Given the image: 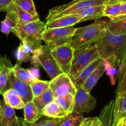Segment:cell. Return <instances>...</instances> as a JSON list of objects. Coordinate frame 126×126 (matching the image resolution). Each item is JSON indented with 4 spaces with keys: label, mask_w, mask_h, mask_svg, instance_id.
<instances>
[{
    "label": "cell",
    "mask_w": 126,
    "mask_h": 126,
    "mask_svg": "<svg viewBox=\"0 0 126 126\" xmlns=\"http://www.w3.org/2000/svg\"><path fill=\"white\" fill-rule=\"evenodd\" d=\"M9 88H13L17 92L18 94L20 95L25 104L32 101L33 100V94L32 93L30 85L20 81V80L16 78L13 74V73L9 78L6 90Z\"/></svg>",
    "instance_id": "8fae6325"
},
{
    "label": "cell",
    "mask_w": 126,
    "mask_h": 126,
    "mask_svg": "<svg viewBox=\"0 0 126 126\" xmlns=\"http://www.w3.org/2000/svg\"><path fill=\"white\" fill-rule=\"evenodd\" d=\"M99 57L98 49L94 43L76 49L68 74L71 79L76 78L82 70Z\"/></svg>",
    "instance_id": "277c9868"
},
{
    "label": "cell",
    "mask_w": 126,
    "mask_h": 126,
    "mask_svg": "<svg viewBox=\"0 0 126 126\" xmlns=\"http://www.w3.org/2000/svg\"><path fill=\"white\" fill-rule=\"evenodd\" d=\"M109 20L98 19L87 26L77 28L71 45L76 49L94 44L105 36L107 32Z\"/></svg>",
    "instance_id": "7a4b0ae2"
},
{
    "label": "cell",
    "mask_w": 126,
    "mask_h": 126,
    "mask_svg": "<svg viewBox=\"0 0 126 126\" xmlns=\"http://www.w3.org/2000/svg\"><path fill=\"white\" fill-rule=\"evenodd\" d=\"M107 29L108 31L114 34H126V15L110 19Z\"/></svg>",
    "instance_id": "ac0fdd59"
},
{
    "label": "cell",
    "mask_w": 126,
    "mask_h": 126,
    "mask_svg": "<svg viewBox=\"0 0 126 126\" xmlns=\"http://www.w3.org/2000/svg\"><path fill=\"white\" fill-rule=\"evenodd\" d=\"M12 3L32 15L38 16L33 0H12Z\"/></svg>",
    "instance_id": "1f68e13d"
},
{
    "label": "cell",
    "mask_w": 126,
    "mask_h": 126,
    "mask_svg": "<svg viewBox=\"0 0 126 126\" xmlns=\"http://www.w3.org/2000/svg\"><path fill=\"white\" fill-rule=\"evenodd\" d=\"M63 119H45L37 123L27 124L28 126H59Z\"/></svg>",
    "instance_id": "d590c367"
},
{
    "label": "cell",
    "mask_w": 126,
    "mask_h": 126,
    "mask_svg": "<svg viewBox=\"0 0 126 126\" xmlns=\"http://www.w3.org/2000/svg\"><path fill=\"white\" fill-rule=\"evenodd\" d=\"M13 66L6 55L0 56V95L6 90L9 78L13 73Z\"/></svg>",
    "instance_id": "7c38bea8"
},
{
    "label": "cell",
    "mask_w": 126,
    "mask_h": 126,
    "mask_svg": "<svg viewBox=\"0 0 126 126\" xmlns=\"http://www.w3.org/2000/svg\"><path fill=\"white\" fill-rule=\"evenodd\" d=\"M99 54L103 59L114 58L122 67L126 53V34H114L107 31L100 40L94 43Z\"/></svg>",
    "instance_id": "6da1fadb"
},
{
    "label": "cell",
    "mask_w": 126,
    "mask_h": 126,
    "mask_svg": "<svg viewBox=\"0 0 126 126\" xmlns=\"http://www.w3.org/2000/svg\"><path fill=\"white\" fill-rule=\"evenodd\" d=\"M114 100H112L102 109L98 117L101 121L100 126H114Z\"/></svg>",
    "instance_id": "7402d4cb"
},
{
    "label": "cell",
    "mask_w": 126,
    "mask_h": 126,
    "mask_svg": "<svg viewBox=\"0 0 126 126\" xmlns=\"http://www.w3.org/2000/svg\"><path fill=\"white\" fill-rule=\"evenodd\" d=\"M76 30L77 28L74 26L46 29L42 35V41L51 49L64 45L71 44Z\"/></svg>",
    "instance_id": "5b68a950"
},
{
    "label": "cell",
    "mask_w": 126,
    "mask_h": 126,
    "mask_svg": "<svg viewBox=\"0 0 126 126\" xmlns=\"http://www.w3.org/2000/svg\"><path fill=\"white\" fill-rule=\"evenodd\" d=\"M126 63V55H125V58H124V63H123V64H122V66H123L124 64H125Z\"/></svg>",
    "instance_id": "ee69618b"
},
{
    "label": "cell",
    "mask_w": 126,
    "mask_h": 126,
    "mask_svg": "<svg viewBox=\"0 0 126 126\" xmlns=\"http://www.w3.org/2000/svg\"><path fill=\"white\" fill-rule=\"evenodd\" d=\"M11 3L12 0H0V12H6Z\"/></svg>",
    "instance_id": "74e56055"
},
{
    "label": "cell",
    "mask_w": 126,
    "mask_h": 126,
    "mask_svg": "<svg viewBox=\"0 0 126 126\" xmlns=\"http://www.w3.org/2000/svg\"><path fill=\"white\" fill-rule=\"evenodd\" d=\"M54 101L61 106L68 115L73 112L75 103V95L73 94L68 93L57 96L54 98Z\"/></svg>",
    "instance_id": "cb8c5ba5"
},
{
    "label": "cell",
    "mask_w": 126,
    "mask_h": 126,
    "mask_svg": "<svg viewBox=\"0 0 126 126\" xmlns=\"http://www.w3.org/2000/svg\"><path fill=\"white\" fill-rule=\"evenodd\" d=\"M2 95L3 100L8 105L16 110H21L24 108L25 103L20 95L14 89H8L3 93Z\"/></svg>",
    "instance_id": "2e32d148"
},
{
    "label": "cell",
    "mask_w": 126,
    "mask_h": 126,
    "mask_svg": "<svg viewBox=\"0 0 126 126\" xmlns=\"http://www.w3.org/2000/svg\"><path fill=\"white\" fill-rule=\"evenodd\" d=\"M18 19L14 12L8 8L6 11L5 19L1 22L0 24V31L4 34L8 35L12 32L13 28L17 25Z\"/></svg>",
    "instance_id": "603a6c76"
},
{
    "label": "cell",
    "mask_w": 126,
    "mask_h": 126,
    "mask_svg": "<svg viewBox=\"0 0 126 126\" xmlns=\"http://www.w3.org/2000/svg\"><path fill=\"white\" fill-rule=\"evenodd\" d=\"M31 64L35 67H42L51 79L63 73L58 67L55 59L51 53V49L47 45L41 48L32 56Z\"/></svg>",
    "instance_id": "8992f818"
},
{
    "label": "cell",
    "mask_w": 126,
    "mask_h": 126,
    "mask_svg": "<svg viewBox=\"0 0 126 126\" xmlns=\"http://www.w3.org/2000/svg\"><path fill=\"white\" fill-rule=\"evenodd\" d=\"M21 42L24 50L31 56L34 54L42 46L40 40H23Z\"/></svg>",
    "instance_id": "d6a6232c"
},
{
    "label": "cell",
    "mask_w": 126,
    "mask_h": 126,
    "mask_svg": "<svg viewBox=\"0 0 126 126\" xmlns=\"http://www.w3.org/2000/svg\"><path fill=\"white\" fill-rule=\"evenodd\" d=\"M121 14V0H114L104 5L103 16L111 19Z\"/></svg>",
    "instance_id": "484cf974"
},
{
    "label": "cell",
    "mask_w": 126,
    "mask_h": 126,
    "mask_svg": "<svg viewBox=\"0 0 126 126\" xmlns=\"http://www.w3.org/2000/svg\"><path fill=\"white\" fill-rule=\"evenodd\" d=\"M24 120L28 124H32L37 122L42 116V112L35 106L33 101L27 103L24 107Z\"/></svg>",
    "instance_id": "ffe728a7"
},
{
    "label": "cell",
    "mask_w": 126,
    "mask_h": 126,
    "mask_svg": "<svg viewBox=\"0 0 126 126\" xmlns=\"http://www.w3.org/2000/svg\"><path fill=\"white\" fill-rule=\"evenodd\" d=\"M16 56L17 58L16 64L19 65L21 64L22 63H25L31 60L32 58V56L24 50L22 43H20L19 47L17 48L16 53Z\"/></svg>",
    "instance_id": "e575fe53"
},
{
    "label": "cell",
    "mask_w": 126,
    "mask_h": 126,
    "mask_svg": "<svg viewBox=\"0 0 126 126\" xmlns=\"http://www.w3.org/2000/svg\"><path fill=\"white\" fill-rule=\"evenodd\" d=\"M101 121L98 117L83 118L81 126H100Z\"/></svg>",
    "instance_id": "8d00e7d4"
},
{
    "label": "cell",
    "mask_w": 126,
    "mask_h": 126,
    "mask_svg": "<svg viewBox=\"0 0 126 126\" xmlns=\"http://www.w3.org/2000/svg\"><path fill=\"white\" fill-rule=\"evenodd\" d=\"M82 22V17L79 14H70L48 20L46 22V29L74 26L76 24Z\"/></svg>",
    "instance_id": "4fadbf2b"
},
{
    "label": "cell",
    "mask_w": 126,
    "mask_h": 126,
    "mask_svg": "<svg viewBox=\"0 0 126 126\" xmlns=\"http://www.w3.org/2000/svg\"><path fill=\"white\" fill-rule=\"evenodd\" d=\"M103 7L104 5L90 7L81 11L77 14L82 17L83 22L87 20H98L104 17Z\"/></svg>",
    "instance_id": "44dd1931"
},
{
    "label": "cell",
    "mask_w": 126,
    "mask_h": 126,
    "mask_svg": "<svg viewBox=\"0 0 126 126\" xmlns=\"http://www.w3.org/2000/svg\"><path fill=\"white\" fill-rule=\"evenodd\" d=\"M33 97H37L49 89V81L42 80L36 79L30 85Z\"/></svg>",
    "instance_id": "f546056e"
},
{
    "label": "cell",
    "mask_w": 126,
    "mask_h": 126,
    "mask_svg": "<svg viewBox=\"0 0 126 126\" xmlns=\"http://www.w3.org/2000/svg\"><path fill=\"white\" fill-rule=\"evenodd\" d=\"M54 97L53 92L50 89H48L42 94L38 96L33 98L32 101L35 105L36 107L39 110V111L42 112V110L44 108L45 106H47L48 104L51 103V101H54Z\"/></svg>",
    "instance_id": "4316f807"
},
{
    "label": "cell",
    "mask_w": 126,
    "mask_h": 126,
    "mask_svg": "<svg viewBox=\"0 0 126 126\" xmlns=\"http://www.w3.org/2000/svg\"></svg>",
    "instance_id": "bcb514c9"
},
{
    "label": "cell",
    "mask_w": 126,
    "mask_h": 126,
    "mask_svg": "<svg viewBox=\"0 0 126 126\" xmlns=\"http://www.w3.org/2000/svg\"><path fill=\"white\" fill-rule=\"evenodd\" d=\"M123 117H126V91L116 93L114 106V124Z\"/></svg>",
    "instance_id": "9a60e30c"
},
{
    "label": "cell",
    "mask_w": 126,
    "mask_h": 126,
    "mask_svg": "<svg viewBox=\"0 0 126 126\" xmlns=\"http://www.w3.org/2000/svg\"><path fill=\"white\" fill-rule=\"evenodd\" d=\"M121 14L120 16L126 15V0H121Z\"/></svg>",
    "instance_id": "f35d334b"
},
{
    "label": "cell",
    "mask_w": 126,
    "mask_h": 126,
    "mask_svg": "<svg viewBox=\"0 0 126 126\" xmlns=\"http://www.w3.org/2000/svg\"><path fill=\"white\" fill-rule=\"evenodd\" d=\"M42 112L43 116L51 119H63L68 115L54 100L45 106Z\"/></svg>",
    "instance_id": "e0dca14e"
},
{
    "label": "cell",
    "mask_w": 126,
    "mask_h": 126,
    "mask_svg": "<svg viewBox=\"0 0 126 126\" xmlns=\"http://www.w3.org/2000/svg\"><path fill=\"white\" fill-rule=\"evenodd\" d=\"M3 119V110H2V107H1V104H0V124L2 122Z\"/></svg>",
    "instance_id": "7bdbcfd3"
},
{
    "label": "cell",
    "mask_w": 126,
    "mask_h": 126,
    "mask_svg": "<svg viewBox=\"0 0 126 126\" xmlns=\"http://www.w3.org/2000/svg\"><path fill=\"white\" fill-rule=\"evenodd\" d=\"M118 82L116 93L126 91V63L124 64L119 71Z\"/></svg>",
    "instance_id": "836d02e7"
},
{
    "label": "cell",
    "mask_w": 126,
    "mask_h": 126,
    "mask_svg": "<svg viewBox=\"0 0 126 126\" xmlns=\"http://www.w3.org/2000/svg\"><path fill=\"white\" fill-rule=\"evenodd\" d=\"M13 74L20 81L30 85L36 78L32 74L30 70L24 69L20 65L16 64L13 67Z\"/></svg>",
    "instance_id": "d4e9b609"
},
{
    "label": "cell",
    "mask_w": 126,
    "mask_h": 126,
    "mask_svg": "<svg viewBox=\"0 0 126 126\" xmlns=\"http://www.w3.org/2000/svg\"><path fill=\"white\" fill-rule=\"evenodd\" d=\"M0 104L2 107L3 112V119L1 123H13L17 120L18 117L16 115V112L14 110L15 109L6 104L3 100H0Z\"/></svg>",
    "instance_id": "f1b7e54d"
},
{
    "label": "cell",
    "mask_w": 126,
    "mask_h": 126,
    "mask_svg": "<svg viewBox=\"0 0 126 126\" xmlns=\"http://www.w3.org/2000/svg\"><path fill=\"white\" fill-rule=\"evenodd\" d=\"M74 51L71 44L64 45L51 49L52 56L63 73L67 74L69 73Z\"/></svg>",
    "instance_id": "ba28073f"
},
{
    "label": "cell",
    "mask_w": 126,
    "mask_h": 126,
    "mask_svg": "<svg viewBox=\"0 0 126 126\" xmlns=\"http://www.w3.org/2000/svg\"></svg>",
    "instance_id": "f6af8a7d"
},
{
    "label": "cell",
    "mask_w": 126,
    "mask_h": 126,
    "mask_svg": "<svg viewBox=\"0 0 126 126\" xmlns=\"http://www.w3.org/2000/svg\"><path fill=\"white\" fill-rule=\"evenodd\" d=\"M96 99L92 96L82 87L77 88L75 95V103L74 107V112L83 114L88 113L96 107Z\"/></svg>",
    "instance_id": "30bf717a"
},
{
    "label": "cell",
    "mask_w": 126,
    "mask_h": 126,
    "mask_svg": "<svg viewBox=\"0 0 126 126\" xmlns=\"http://www.w3.org/2000/svg\"><path fill=\"white\" fill-rule=\"evenodd\" d=\"M115 126H126V117H123L119 119L114 124Z\"/></svg>",
    "instance_id": "ab89813d"
},
{
    "label": "cell",
    "mask_w": 126,
    "mask_h": 126,
    "mask_svg": "<svg viewBox=\"0 0 126 126\" xmlns=\"http://www.w3.org/2000/svg\"><path fill=\"white\" fill-rule=\"evenodd\" d=\"M114 0H73L70 3L54 7L48 11L47 21L64 16L76 14L87 8L96 6L105 5Z\"/></svg>",
    "instance_id": "3957f363"
},
{
    "label": "cell",
    "mask_w": 126,
    "mask_h": 126,
    "mask_svg": "<svg viewBox=\"0 0 126 126\" xmlns=\"http://www.w3.org/2000/svg\"><path fill=\"white\" fill-rule=\"evenodd\" d=\"M18 119H19V126H28L27 122H25L24 121V119H22L20 117H18Z\"/></svg>",
    "instance_id": "b9f144b4"
},
{
    "label": "cell",
    "mask_w": 126,
    "mask_h": 126,
    "mask_svg": "<svg viewBox=\"0 0 126 126\" xmlns=\"http://www.w3.org/2000/svg\"><path fill=\"white\" fill-rule=\"evenodd\" d=\"M46 29V23L40 20L33 22H22L18 20L12 32L23 40L42 41V35Z\"/></svg>",
    "instance_id": "52a82bcc"
},
{
    "label": "cell",
    "mask_w": 126,
    "mask_h": 126,
    "mask_svg": "<svg viewBox=\"0 0 126 126\" xmlns=\"http://www.w3.org/2000/svg\"><path fill=\"white\" fill-rule=\"evenodd\" d=\"M0 126H19V119L17 120L15 122H13V123H9V124H5V123H1L0 124Z\"/></svg>",
    "instance_id": "60d3db41"
},
{
    "label": "cell",
    "mask_w": 126,
    "mask_h": 126,
    "mask_svg": "<svg viewBox=\"0 0 126 126\" xmlns=\"http://www.w3.org/2000/svg\"><path fill=\"white\" fill-rule=\"evenodd\" d=\"M83 118L82 114L73 112L62 119L59 126H80Z\"/></svg>",
    "instance_id": "4dcf8cb0"
},
{
    "label": "cell",
    "mask_w": 126,
    "mask_h": 126,
    "mask_svg": "<svg viewBox=\"0 0 126 126\" xmlns=\"http://www.w3.org/2000/svg\"><path fill=\"white\" fill-rule=\"evenodd\" d=\"M49 89L54 97L71 93L76 95L77 88L68 74L61 73L49 81Z\"/></svg>",
    "instance_id": "9c48e42d"
},
{
    "label": "cell",
    "mask_w": 126,
    "mask_h": 126,
    "mask_svg": "<svg viewBox=\"0 0 126 126\" xmlns=\"http://www.w3.org/2000/svg\"><path fill=\"white\" fill-rule=\"evenodd\" d=\"M103 62V59L101 57H99L96 59H94L88 66H86L83 70H82L78 76L76 78L72 79L74 84L76 86V88H78L82 87L85 81L88 78L91 74L97 67H98Z\"/></svg>",
    "instance_id": "5bb4252c"
},
{
    "label": "cell",
    "mask_w": 126,
    "mask_h": 126,
    "mask_svg": "<svg viewBox=\"0 0 126 126\" xmlns=\"http://www.w3.org/2000/svg\"><path fill=\"white\" fill-rule=\"evenodd\" d=\"M105 69H106V68H105L103 60V62L100 65V66L94 70L91 74L90 76L88 77V78L85 81L82 86V88H84L87 92L90 93V92L94 88V85L96 84L98 81L104 74V73L105 72Z\"/></svg>",
    "instance_id": "d6986e66"
},
{
    "label": "cell",
    "mask_w": 126,
    "mask_h": 126,
    "mask_svg": "<svg viewBox=\"0 0 126 126\" xmlns=\"http://www.w3.org/2000/svg\"><path fill=\"white\" fill-rule=\"evenodd\" d=\"M9 9H11L16 16L17 17L18 20L22 22H33L40 20L39 16H33L27 12L25 11L23 9H20L16 5L11 3L9 7Z\"/></svg>",
    "instance_id": "83f0119b"
}]
</instances>
